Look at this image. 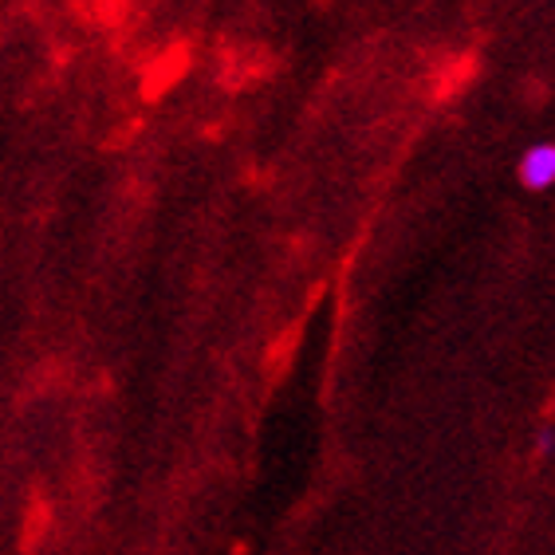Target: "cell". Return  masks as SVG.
I'll return each instance as SVG.
<instances>
[{"label": "cell", "mask_w": 555, "mask_h": 555, "mask_svg": "<svg viewBox=\"0 0 555 555\" xmlns=\"http://www.w3.org/2000/svg\"><path fill=\"white\" fill-rule=\"evenodd\" d=\"M520 182L524 190L544 193L555 185V142H535L524 150L520 158Z\"/></svg>", "instance_id": "cell-1"}, {"label": "cell", "mask_w": 555, "mask_h": 555, "mask_svg": "<svg viewBox=\"0 0 555 555\" xmlns=\"http://www.w3.org/2000/svg\"><path fill=\"white\" fill-rule=\"evenodd\" d=\"M552 449H555V438H552V434H540V457H547Z\"/></svg>", "instance_id": "cell-2"}]
</instances>
